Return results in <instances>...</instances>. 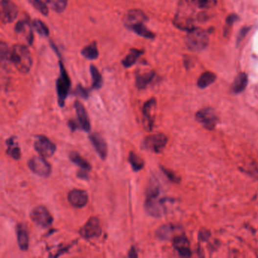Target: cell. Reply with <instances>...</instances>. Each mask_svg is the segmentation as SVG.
I'll return each instance as SVG.
<instances>
[{
	"mask_svg": "<svg viewBox=\"0 0 258 258\" xmlns=\"http://www.w3.org/2000/svg\"><path fill=\"white\" fill-rule=\"evenodd\" d=\"M155 73L152 70L150 71L140 72L136 77V86L138 90H144L155 77Z\"/></svg>",
	"mask_w": 258,
	"mask_h": 258,
	"instance_id": "21",
	"label": "cell"
},
{
	"mask_svg": "<svg viewBox=\"0 0 258 258\" xmlns=\"http://www.w3.org/2000/svg\"><path fill=\"white\" fill-rule=\"evenodd\" d=\"M162 170L170 181L173 182V183H179L180 182V178L171 170H168L164 166H162Z\"/></svg>",
	"mask_w": 258,
	"mask_h": 258,
	"instance_id": "37",
	"label": "cell"
},
{
	"mask_svg": "<svg viewBox=\"0 0 258 258\" xmlns=\"http://www.w3.org/2000/svg\"><path fill=\"white\" fill-rule=\"evenodd\" d=\"M173 245L182 257L189 258L191 256V250L188 247L189 242L185 235H180L175 236L173 238Z\"/></svg>",
	"mask_w": 258,
	"mask_h": 258,
	"instance_id": "19",
	"label": "cell"
},
{
	"mask_svg": "<svg viewBox=\"0 0 258 258\" xmlns=\"http://www.w3.org/2000/svg\"><path fill=\"white\" fill-rule=\"evenodd\" d=\"M209 43L208 33L202 29L189 30L186 40L187 47L193 52H199L208 47Z\"/></svg>",
	"mask_w": 258,
	"mask_h": 258,
	"instance_id": "3",
	"label": "cell"
},
{
	"mask_svg": "<svg viewBox=\"0 0 258 258\" xmlns=\"http://www.w3.org/2000/svg\"><path fill=\"white\" fill-rule=\"evenodd\" d=\"M248 75L246 73H238L232 85V91L234 94H240L241 92H243L248 85Z\"/></svg>",
	"mask_w": 258,
	"mask_h": 258,
	"instance_id": "23",
	"label": "cell"
},
{
	"mask_svg": "<svg viewBox=\"0 0 258 258\" xmlns=\"http://www.w3.org/2000/svg\"><path fill=\"white\" fill-rule=\"evenodd\" d=\"M167 143V137L164 133H156L148 136L144 140L143 145L146 149L160 153L164 149Z\"/></svg>",
	"mask_w": 258,
	"mask_h": 258,
	"instance_id": "10",
	"label": "cell"
},
{
	"mask_svg": "<svg viewBox=\"0 0 258 258\" xmlns=\"http://www.w3.org/2000/svg\"><path fill=\"white\" fill-rule=\"evenodd\" d=\"M173 23L178 28L182 29V30H187L189 31L195 28L193 26V18L191 15H188L187 12H181V11L178 12L177 15L175 17Z\"/></svg>",
	"mask_w": 258,
	"mask_h": 258,
	"instance_id": "18",
	"label": "cell"
},
{
	"mask_svg": "<svg viewBox=\"0 0 258 258\" xmlns=\"http://www.w3.org/2000/svg\"><path fill=\"white\" fill-rule=\"evenodd\" d=\"M90 73L92 76V88L94 90H99L103 84L102 75L94 65H90Z\"/></svg>",
	"mask_w": 258,
	"mask_h": 258,
	"instance_id": "29",
	"label": "cell"
},
{
	"mask_svg": "<svg viewBox=\"0 0 258 258\" xmlns=\"http://www.w3.org/2000/svg\"><path fill=\"white\" fill-rule=\"evenodd\" d=\"M15 31L17 35L23 39L27 44L31 45L33 40V34L29 22L22 20L18 22L15 27Z\"/></svg>",
	"mask_w": 258,
	"mask_h": 258,
	"instance_id": "17",
	"label": "cell"
},
{
	"mask_svg": "<svg viewBox=\"0 0 258 258\" xmlns=\"http://www.w3.org/2000/svg\"><path fill=\"white\" fill-rule=\"evenodd\" d=\"M144 53L143 50L138 49V48H131L130 52L127 54V56L125 57L122 60V65L125 68H130L133 65H135L140 57Z\"/></svg>",
	"mask_w": 258,
	"mask_h": 258,
	"instance_id": "25",
	"label": "cell"
},
{
	"mask_svg": "<svg viewBox=\"0 0 258 258\" xmlns=\"http://www.w3.org/2000/svg\"><path fill=\"white\" fill-rule=\"evenodd\" d=\"M89 139L100 158H102V160H105L108 156V145L105 139L98 133H92Z\"/></svg>",
	"mask_w": 258,
	"mask_h": 258,
	"instance_id": "16",
	"label": "cell"
},
{
	"mask_svg": "<svg viewBox=\"0 0 258 258\" xmlns=\"http://www.w3.org/2000/svg\"><path fill=\"white\" fill-rule=\"evenodd\" d=\"M74 108L77 114V120H70L68 122V125L72 132L76 130H82L85 132H90L91 129L90 117L86 110L85 107L79 101L74 102Z\"/></svg>",
	"mask_w": 258,
	"mask_h": 258,
	"instance_id": "4",
	"label": "cell"
},
{
	"mask_svg": "<svg viewBox=\"0 0 258 258\" xmlns=\"http://www.w3.org/2000/svg\"><path fill=\"white\" fill-rule=\"evenodd\" d=\"M52 10L58 13H62L68 5V0H45Z\"/></svg>",
	"mask_w": 258,
	"mask_h": 258,
	"instance_id": "31",
	"label": "cell"
},
{
	"mask_svg": "<svg viewBox=\"0 0 258 258\" xmlns=\"http://www.w3.org/2000/svg\"><path fill=\"white\" fill-rule=\"evenodd\" d=\"M89 171H87V170H79L78 173H77V177H79L80 179H82V180H89Z\"/></svg>",
	"mask_w": 258,
	"mask_h": 258,
	"instance_id": "40",
	"label": "cell"
},
{
	"mask_svg": "<svg viewBox=\"0 0 258 258\" xmlns=\"http://www.w3.org/2000/svg\"><path fill=\"white\" fill-rule=\"evenodd\" d=\"M82 55L89 60H95L98 57V51L96 44L93 43L82 49Z\"/></svg>",
	"mask_w": 258,
	"mask_h": 258,
	"instance_id": "30",
	"label": "cell"
},
{
	"mask_svg": "<svg viewBox=\"0 0 258 258\" xmlns=\"http://www.w3.org/2000/svg\"><path fill=\"white\" fill-rule=\"evenodd\" d=\"M128 162L131 165L132 169L135 172L140 171L143 169L145 162L141 157L139 156L134 152H131L128 156Z\"/></svg>",
	"mask_w": 258,
	"mask_h": 258,
	"instance_id": "28",
	"label": "cell"
},
{
	"mask_svg": "<svg viewBox=\"0 0 258 258\" xmlns=\"http://www.w3.org/2000/svg\"><path fill=\"white\" fill-rule=\"evenodd\" d=\"M0 55L2 64L11 62V49L4 42H2L0 45Z\"/></svg>",
	"mask_w": 258,
	"mask_h": 258,
	"instance_id": "34",
	"label": "cell"
},
{
	"mask_svg": "<svg viewBox=\"0 0 258 258\" xmlns=\"http://www.w3.org/2000/svg\"><path fill=\"white\" fill-rule=\"evenodd\" d=\"M27 165L33 173L41 177H48L52 172L51 164L41 155L30 158Z\"/></svg>",
	"mask_w": 258,
	"mask_h": 258,
	"instance_id": "7",
	"label": "cell"
},
{
	"mask_svg": "<svg viewBox=\"0 0 258 258\" xmlns=\"http://www.w3.org/2000/svg\"><path fill=\"white\" fill-rule=\"evenodd\" d=\"M102 233V227H101L99 220L96 216L90 217L79 231L80 236L87 240L95 238V237H99Z\"/></svg>",
	"mask_w": 258,
	"mask_h": 258,
	"instance_id": "8",
	"label": "cell"
},
{
	"mask_svg": "<svg viewBox=\"0 0 258 258\" xmlns=\"http://www.w3.org/2000/svg\"><path fill=\"white\" fill-rule=\"evenodd\" d=\"M74 95L86 99V98H88L89 95H90V91H89L87 89L82 87L81 85H78L76 87V89H75Z\"/></svg>",
	"mask_w": 258,
	"mask_h": 258,
	"instance_id": "36",
	"label": "cell"
},
{
	"mask_svg": "<svg viewBox=\"0 0 258 258\" xmlns=\"http://www.w3.org/2000/svg\"><path fill=\"white\" fill-rule=\"evenodd\" d=\"M19 9L11 0H2L1 2V21L3 23H12L16 19Z\"/></svg>",
	"mask_w": 258,
	"mask_h": 258,
	"instance_id": "14",
	"label": "cell"
},
{
	"mask_svg": "<svg viewBox=\"0 0 258 258\" xmlns=\"http://www.w3.org/2000/svg\"><path fill=\"white\" fill-rule=\"evenodd\" d=\"M196 120L208 130H213L217 123V116L211 108H202L195 115Z\"/></svg>",
	"mask_w": 258,
	"mask_h": 258,
	"instance_id": "12",
	"label": "cell"
},
{
	"mask_svg": "<svg viewBox=\"0 0 258 258\" xmlns=\"http://www.w3.org/2000/svg\"><path fill=\"white\" fill-rule=\"evenodd\" d=\"M238 20V16L235 14H232L229 15L227 18V23L228 26H231L232 24L235 23V22Z\"/></svg>",
	"mask_w": 258,
	"mask_h": 258,
	"instance_id": "39",
	"label": "cell"
},
{
	"mask_svg": "<svg viewBox=\"0 0 258 258\" xmlns=\"http://www.w3.org/2000/svg\"><path fill=\"white\" fill-rule=\"evenodd\" d=\"M27 1L42 15H45V16L48 15V7H47V3L44 1H43V0H27Z\"/></svg>",
	"mask_w": 258,
	"mask_h": 258,
	"instance_id": "33",
	"label": "cell"
},
{
	"mask_svg": "<svg viewBox=\"0 0 258 258\" xmlns=\"http://www.w3.org/2000/svg\"><path fill=\"white\" fill-rule=\"evenodd\" d=\"M156 99L150 98L144 104L142 108V123L147 131H152L155 121V112L156 109Z\"/></svg>",
	"mask_w": 258,
	"mask_h": 258,
	"instance_id": "11",
	"label": "cell"
},
{
	"mask_svg": "<svg viewBox=\"0 0 258 258\" xmlns=\"http://www.w3.org/2000/svg\"><path fill=\"white\" fill-rule=\"evenodd\" d=\"M137 251H136L135 247H132L131 249H130V252H129L128 257L130 258H133V257H137Z\"/></svg>",
	"mask_w": 258,
	"mask_h": 258,
	"instance_id": "42",
	"label": "cell"
},
{
	"mask_svg": "<svg viewBox=\"0 0 258 258\" xmlns=\"http://www.w3.org/2000/svg\"><path fill=\"white\" fill-rule=\"evenodd\" d=\"M216 78V75L213 72H205L198 78V82H197V85L201 89L206 88V87L211 85L212 83H214Z\"/></svg>",
	"mask_w": 258,
	"mask_h": 258,
	"instance_id": "27",
	"label": "cell"
},
{
	"mask_svg": "<svg viewBox=\"0 0 258 258\" xmlns=\"http://www.w3.org/2000/svg\"><path fill=\"white\" fill-rule=\"evenodd\" d=\"M161 187L156 180H151L147 188L145 201V211L150 216L161 217L166 214L168 207L173 200L166 197L161 196Z\"/></svg>",
	"mask_w": 258,
	"mask_h": 258,
	"instance_id": "1",
	"label": "cell"
},
{
	"mask_svg": "<svg viewBox=\"0 0 258 258\" xmlns=\"http://www.w3.org/2000/svg\"><path fill=\"white\" fill-rule=\"evenodd\" d=\"M190 6L198 7L200 8H208L210 5L211 0H186Z\"/></svg>",
	"mask_w": 258,
	"mask_h": 258,
	"instance_id": "35",
	"label": "cell"
},
{
	"mask_svg": "<svg viewBox=\"0 0 258 258\" xmlns=\"http://www.w3.org/2000/svg\"><path fill=\"white\" fill-rule=\"evenodd\" d=\"M59 66H60V75L56 81V92L58 95V105L61 108H63L65 100L70 91V80L62 62H59Z\"/></svg>",
	"mask_w": 258,
	"mask_h": 258,
	"instance_id": "5",
	"label": "cell"
},
{
	"mask_svg": "<svg viewBox=\"0 0 258 258\" xmlns=\"http://www.w3.org/2000/svg\"><path fill=\"white\" fill-rule=\"evenodd\" d=\"M250 30H251V27H244L239 30L238 37H237V44H239L240 42L245 38V36L248 34V33L250 31Z\"/></svg>",
	"mask_w": 258,
	"mask_h": 258,
	"instance_id": "38",
	"label": "cell"
},
{
	"mask_svg": "<svg viewBox=\"0 0 258 258\" xmlns=\"http://www.w3.org/2000/svg\"><path fill=\"white\" fill-rule=\"evenodd\" d=\"M69 159L72 163L78 166L82 170H87L90 171L92 169L90 164L86 160L85 158H83L78 152H70L69 154Z\"/></svg>",
	"mask_w": 258,
	"mask_h": 258,
	"instance_id": "26",
	"label": "cell"
},
{
	"mask_svg": "<svg viewBox=\"0 0 258 258\" xmlns=\"http://www.w3.org/2000/svg\"><path fill=\"white\" fill-rule=\"evenodd\" d=\"M32 221L39 227L48 228L52 224L53 216L45 206L39 205L33 208L30 214Z\"/></svg>",
	"mask_w": 258,
	"mask_h": 258,
	"instance_id": "6",
	"label": "cell"
},
{
	"mask_svg": "<svg viewBox=\"0 0 258 258\" xmlns=\"http://www.w3.org/2000/svg\"><path fill=\"white\" fill-rule=\"evenodd\" d=\"M69 203L74 208H81L85 207L88 202V195L84 190L74 188L68 194Z\"/></svg>",
	"mask_w": 258,
	"mask_h": 258,
	"instance_id": "15",
	"label": "cell"
},
{
	"mask_svg": "<svg viewBox=\"0 0 258 258\" xmlns=\"http://www.w3.org/2000/svg\"><path fill=\"white\" fill-rule=\"evenodd\" d=\"M15 140L16 138L15 137H11L5 141L7 145L6 153L15 160H19L22 156V152L19 143Z\"/></svg>",
	"mask_w": 258,
	"mask_h": 258,
	"instance_id": "22",
	"label": "cell"
},
{
	"mask_svg": "<svg viewBox=\"0 0 258 258\" xmlns=\"http://www.w3.org/2000/svg\"><path fill=\"white\" fill-rule=\"evenodd\" d=\"M16 233L19 248L22 251H27L29 248V235L23 224L17 225Z\"/></svg>",
	"mask_w": 258,
	"mask_h": 258,
	"instance_id": "20",
	"label": "cell"
},
{
	"mask_svg": "<svg viewBox=\"0 0 258 258\" xmlns=\"http://www.w3.org/2000/svg\"><path fill=\"white\" fill-rule=\"evenodd\" d=\"M210 237V232L206 230H202V231L200 232L199 233V238L202 239V241H205Z\"/></svg>",
	"mask_w": 258,
	"mask_h": 258,
	"instance_id": "41",
	"label": "cell"
},
{
	"mask_svg": "<svg viewBox=\"0 0 258 258\" xmlns=\"http://www.w3.org/2000/svg\"><path fill=\"white\" fill-rule=\"evenodd\" d=\"M33 26L36 31L40 35L43 36V37H48V34H49L48 28L47 27V25L42 21H40V19H35V20L33 21Z\"/></svg>",
	"mask_w": 258,
	"mask_h": 258,
	"instance_id": "32",
	"label": "cell"
},
{
	"mask_svg": "<svg viewBox=\"0 0 258 258\" xmlns=\"http://www.w3.org/2000/svg\"><path fill=\"white\" fill-rule=\"evenodd\" d=\"M11 62L21 73H28L33 65L31 54L28 48L21 44L14 46L11 49Z\"/></svg>",
	"mask_w": 258,
	"mask_h": 258,
	"instance_id": "2",
	"label": "cell"
},
{
	"mask_svg": "<svg viewBox=\"0 0 258 258\" xmlns=\"http://www.w3.org/2000/svg\"><path fill=\"white\" fill-rule=\"evenodd\" d=\"M148 21L146 15L142 11L139 9H132L129 11L124 17V24L127 28L133 30V28L145 24Z\"/></svg>",
	"mask_w": 258,
	"mask_h": 258,
	"instance_id": "13",
	"label": "cell"
},
{
	"mask_svg": "<svg viewBox=\"0 0 258 258\" xmlns=\"http://www.w3.org/2000/svg\"><path fill=\"white\" fill-rule=\"evenodd\" d=\"M177 227L173 224H164L157 230L156 236L161 240H169L173 238ZM174 238V237H173Z\"/></svg>",
	"mask_w": 258,
	"mask_h": 258,
	"instance_id": "24",
	"label": "cell"
},
{
	"mask_svg": "<svg viewBox=\"0 0 258 258\" xmlns=\"http://www.w3.org/2000/svg\"><path fill=\"white\" fill-rule=\"evenodd\" d=\"M34 148L44 158H50L55 154L56 145L45 136L38 135L35 137Z\"/></svg>",
	"mask_w": 258,
	"mask_h": 258,
	"instance_id": "9",
	"label": "cell"
}]
</instances>
